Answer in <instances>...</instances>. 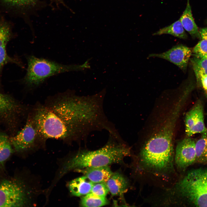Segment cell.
<instances>
[{"mask_svg":"<svg viewBox=\"0 0 207 207\" xmlns=\"http://www.w3.org/2000/svg\"><path fill=\"white\" fill-rule=\"evenodd\" d=\"M38 106L31 117L39 137L66 139L76 135L85 122V103L66 93Z\"/></svg>","mask_w":207,"mask_h":207,"instance_id":"1","label":"cell"},{"mask_svg":"<svg viewBox=\"0 0 207 207\" xmlns=\"http://www.w3.org/2000/svg\"><path fill=\"white\" fill-rule=\"evenodd\" d=\"M173 136L169 131L161 130L151 136L140 152V162L144 167L161 174L173 170Z\"/></svg>","mask_w":207,"mask_h":207,"instance_id":"2","label":"cell"},{"mask_svg":"<svg viewBox=\"0 0 207 207\" xmlns=\"http://www.w3.org/2000/svg\"><path fill=\"white\" fill-rule=\"evenodd\" d=\"M130 153L129 149L124 145L110 143L96 150L81 151L64 164L60 175L73 170L120 163L125 157L129 155Z\"/></svg>","mask_w":207,"mask_h":207,"instance_id":"3","label":"cell"},{"mask_svg":"<svg viewBox=\"0 0 207 207\" xmlns=\"http://www.w3.org/2000/svg\"><path fill=\"white\" fill-rule=\"evenodd\" d=\"M176 189L185 204L207 207V169L190 170L177 184Z\"/></svg>","mask_w":207,"mask_h":207,"instance_id":"4","label":"cell"},{"mask_svg":"<svg viewBox=\"0 0 207 207\" xmlns=\"http://www.w3.org/2000/svg\"><path fill=\"white\" fill-rule=\"evenodd\" d=\"M27 60V70L23 81L30 87L39 86L51 76L76 70L79 68L76 66L62 64L33 55L28 56Z\"/></svg>","mask_w":207,"mask_h":207,"instance_id":"5","label":"cell"},{"mask_svg":"<svg viewBox=\"0 0 207 207\" xmlns=\"http://www.w3.org/2000/svg\"><path fill=\"white\" fill-rule=\"evenodd\" d=\"M24 188L17 182L5 180L0 184V207H20L27 201Z\"/></svg>","mask_w":207,"mask_h":207,"instance_id":"6","label":"cell"},{"mask_svg":"<svg viewBox=\"0 0 207 207\" xmlns=\"http://www.w3.org/2000/svg\"><path fill=\"white\" fill-rule=\"evenodd\" d=\"M38 137L37 130L30 117L28 119L23 128L9 139L14 149L20 152L32 147Z\"/></svg>","mask_w":207,"mask_h":207,"instance_id":"7","label":"cell"},{"mask_svg":"<svg viewBox=\"0 0 207 207\" xmlns=\"http://www.w3.org/2000/svg\"><path fill=\"white\" fill-rule=\"evenodd\" d=\"M195 141L188 137L180 141L177 144L175 160L178 168L184 170L195 163L196 152Z\"/></svg>","mask_w":207,"mask_h":207,"instance_id":"8","label":"cell"},{"mask_svg":"<svg viewBox=\"0 0 207 207\" xmlns=\"http://www.w3.org/2000/svg\"><path fill=\"white\" fill-rule=\"evenodd\" d=\"M185 131L188 137L198 133H202L207 131L204 123L203 106L198 100L188 112L185 119Z\"/></svg>","mask_w":207,"mask_h":207,"instance_id":"9","label":"cell"},{"mask_svg":"<svg viewBox=\"0 0 207 207\" xmlns=\"http://www.w3.org/2000/svg\"><path fill=\"white\" fill-rule=\"evenodd\" d=\"M191 53L189 48L179 44L164 52L150 54L148 57H157L165 59L175 64L184 72L187 69Z\"/></svg>","mask_w":207,"mask_h":207,"instance_id":"10","label":"cell"},{"mask_svg":"<svg viewBox=\"0 0 207 207\" xmlns=\"http://www.w3.org/2000/svg\"><path fill=\"white\" fill-rule=\"evenodd\" d=\"M11 28L5 21L0 22V78L3 67L12 59L7 53V44L12 35Z\"/></svg>","mask_w":207,"mask_h":207,"instance_id":"11","label":"cell"},{"mask_svg":"<svg viewBox=\"0 0 207 207\" xmlns=\"http://www.w3.org/2000/svg\"><path fill=\"white\" fill-rule=\"evenodd\" d=\"M75 170L83 173L93 183H106L113 173L109 166L87 168Z\"/></svg>","mask_w":207,"mask_h":207,"instance_id":"12","label":"cell"},{"mask_svg":"<svg viewBox=\"0 0 207 207\" xmlns=\"http://www.w3.org/2000/svg\"><path fill=\"white\" fill-rule=\"evenodd\" d=\"M20 106L9 96L0 93V117L9 120L19 112Z\"/></svg>","mask_w":207,"mask_h":207,"instance_id":"13","label":"cell"},{"mask_svg":"<svg viewBox=\"0 0 207 207\" xmlns=\"http://www.w3.org/2000/svg\"><path fill=\"white\" fill-rule=\"evenodd\" d=\"M109 192L113 196L120 195L126 191L128 182L124 177L119 172L113 173L105 183Z\"/></svg>","mask_w":207,"mask_h":207,"instance_id":"14","label":"cell"},{"mask_svg":"<svg viewBox=\"0 0 207 207\" xmlns=\"http://www.w3.org/2000/svg\"><path fill=\"white\" fill-rule=\"evenodd\" d=\"M179 20L184 29L192 37L201 38L198 28L192 16L189 0H187L186 8Z\"/></svg>","mask_w":207,"mask_h":207,"instance_id":"15","label":"cell"},{"mask_svg":"<svg viewBox=\"0 0 207 207\" xmlns=\"http://www.w3.org/2000/svg\"><path fill=\"white\" fill-rule=\"evenodd\" d=\"M94 183L84 176L76 178L69 184V188L74 196H80L90 193Z\"/></svg>","mask_w":207,"mask_h":207,"instance_id":"16","label":"cell"},{"mask_svg":"<svg viewBox=\"0 0 207 207\" xmlns=\"http://www.w3.org/2000/svg\"><path fill=\"white\" fill-rule=\"evenodd\" d=\"M164 34H170L183 39L187 38V35L179 19L171 24L160 29L153 35H157Z\"/></svg>","mask_w":207,"mask_h":207,"instance_id":"17","label":"cell"},{"mask_svg":"<svg viewBox=\"0 0 207 207\" xmlns=\"http://www.w3.org/2000/svg\"><path fill=\"white\" fill-rule=\"evenodd\" d=\"M195 162L207 164V131L202 133L200 138L195 142Z\"/></svg>","mask_w":207,"mask_h":207,"instance_id":"18","label":"cell"},{"mask_svg":"<svg viewBox=\"0 0 207 207\" xmlns=\"http://www.w3.org/2000/svg\"><path fill=\"white\" fill-rule=\"evenodd\" d=\"M13 152L9 138L5 134L0 133V168L3 167Z\"/></svg>","mask_w":207,"mask_h":207,"instance_id":"19","label":"cell"},{"mask_svg":"<svg viewBox=\"0 0 207 207\" xmlns=\"http://www.w3.org/2000/svg\"><path fill=\"white\" fill-rule=\"evenodd\" d=\"M109 203L106 197L99 196L90 193L82 198L80 205L83 207H97L106 205Z\"/></svg>","mask_w":207,"mask_h":207,"instance_id":"20","label":"cell"},{"mask_svg":"<svg viewBox=\"0 0 207 207\" xmlns=\"http://www.w3.org/2000/svg\"><path fill=\"white\" fill-rule=\"evenodd\" d=\"M4 4L20 10L32 9L38 3V0H0Z\"/></svg>","mask_w":207,"mask_h":207,"instance_id":"21","label":"cell"},{"mask_svg":"<svg viewBox=\"0 0 207 207\" xmlns=\"http://www.w3.org/2000/svg\"><path fill=\"white\" fill-rule=\"evenodd\" d=\"M190 61L196 76L200 74L207 75V59L195 56Z\"/></svg>","mask_w":207,"mask_h":207,"instance_id":"22","label":"cell"},{"mask_svg":"<svg viewBox=\"0 0 207 207\" xmlns=\"http://www.w3.org/2000/svg\"><path fill=\"white\" fill-rule=\"evenodd\" d=\"M193 52L194 56L199 57L207 54V39L200 41L193 48Z\"/></svg>","mask_w":207,"mask_h":207,"instance_id":"23","label":"cell"},{"mask_svg":"<svg viewBox=\"0 0 207 207\" xmlns=\"http://www.w3.org/2000/svg\"><path fill=\"white\" fill-rule=\"evenodd\" d=\"M109 191L105 183H94L90 193L95 195L106 197Z\"/></svg>","mask_w":207,"mask_h":207,"instance_id":"24","label":"cell"},{"mask_svg":"<svg viewBox=\"0 0 207 207\" xmlns=\"http://www.w3.org/2000/svg\"><path fill=\"white\" fill-rule=\"evenodd\" d=\"M196 76L200 79L203 88L207 96V75L200 74Z\"/></svg>","mask_w":207,"mask_h":207,"instance_id":"25","label":"cell"},{"mask_svg":"<svg viewBox=\"0 0 207 207\" xmlns=\"http://www.w3.org/2000/svg\"><path fill=\"white\" fill-rule=\"evenodd\" d=\"M199 32L202 39H207V27L200 29L199 30Z\"/></svg>","mask_w":207,"mask_h":207,"instance_id":"26","label":"cell"},{"mask_svg":"<svg viewBox=\"0 0 207 207\" xmlns=\"http://www.w3.org/2000/svg\"><path fill=\"white\" fill-rule=\"evenodd\" d=\"M57 2L62 3H63V0H53Z\"/></svg>","mask_w":207,"mask_h":207,"instance_id":"27","label":"cell"},{"mask_svg":"<svg viewBox=\"0 0 207 207\" xmlns=\"http://www.w3.org/2000/svg\"><path fill=\"white\" fill-rule=\"evenodd\" d=\"M200 58H206V59H207V54H206V55Z\"/></svg>","mask_w":207,"mask_h":207,"instance_id":"28","label":"cell"},{"mask_svg":"<svg viewBox=\"0 0 207 207\" xmlns=\"http://www.w3.org/2000/svg\"><path fill=\"white\" fill-rule=\"evenodd\" d=\"M206 114L207 115V113Z\"/></svg>","mask_w":207,"mask_h":207,"instance_id":"29","label":"cell"},{"mask_svg":"<svg viewBox=\"0 0 207 207\" xmlns=\"http://www.w3.org/2000/svg\"></svg>","mask_w":207,"mask_h":207,"instance_id":"30","label":"cell"}]
</instances>
